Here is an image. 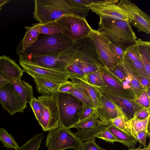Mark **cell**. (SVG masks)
<instances>
[{"label":"cell","mask_w":150,"mask_h":150,"mask_svg":"<svg viewBox=\"0 0 150 150\" xmlns=\"http://www.w3.org/2000/svg\"><path fill=\"white\" fill-rule=\"evenodd\" d=\"M33 18L39 22L45 23L70 15L85 18L90 8L88 0H35Z\"/></svg>","instance_id":"obj_1"},{"label":"cell","mask_w":150,"mask_h":150,"mask_svg":"<svg viewBox=\"0 0 150 150\" xmlns=\"http://www.w3.org/2000/svg\"><path fill=\"white\" fill-rule=\"evenodd\" d=\"M97 30L125 51L137 43V37L128 21L100 16Z\"/></svg>","instance_id":"obj_2"},{"label":"cell","mask_w":150,"mask_h":150,"mask_svg":"<svg viewBox=\"0 0 150 150\" xmlns=\"http://www.w3.org/2000/svg\"><path fill=\"white\" fill-rule=\"evenodd\" d=\"M81 47L77 41L69 48L60 52L45 55L19 56V57L42 67L67 72V68L75 60Z\"/></svg>","instance_id":"obj_3"},{"label":"cell","mask_w":150,"mask_h":150,"mask_svg":"<svg viewBox=\"0 0 150 150\" xmlns=\"http://www.w3.org/2000/svg\"><path fill=\"white\" fill-rule=\"evenodd\" d=\"M75 41L62 34L43 35L24 50L18 54L23 57L28 55H45L60 52L71 47Z\"/></svg>","instance_id":"obj_4"},{"label":"cell","mask_w":150,"mask_h":150,"mask_svg":"<svg viewBox=\"0 0 150 150\" xmlns=\"http://www.w3.org/2000/svg\"><path fill=\"white\" fill-rule=\"evenodd\" d=\"M59 126L72 128L79 121L84 103L72 95L57 92L54 95Z\"/></svg>","instance_id":"obj_5"},{"label":"cell","mask_w":150,"mask_h":150,"mask_svg":"<svg viewBox=\"0 0 150 150\" xmlns=\"http://www.w3.org/2000/svg\"><path fill=\"white\" fill-rule=\"evenodd\" d=\"M81 45L74 63L85 74L105 67L98 57L95 47L88 36L78 40Z\"/></svg>","instance_id":"obj_6"},{"label":"cell","mask_w":150,"mask_h":150,"mask_svg":"<svg viewBox=\"0 0 150 150\" xmlns=\"http://www.w3.org/2000/svg\"><path fill=\"white\" fill-rule=\"evenodd\" d=\"M82 141L72 132L70 128L59 125L49 131L45 141L47 150H64L71 149L80 150Z\"/></svg>","instance_id":"obj_7"},{"label":"cell","mask_w":150,"mask_h":150,"mask_svg":"<svg viewBox=\"0 0 150 150\" xmlns=\"http://www.w3.org/2000/svg\"><path fill=\"white\" fill-rule=\"evenodd\" d=\"M62 30V34L74 41L88 37L92 28L85 18L66 15L56 20Z\"/></svg>","instance_id":"obj_8"},{"label":"cell","mask_w":150,"mask_h":150,"mask_svg":"<svg viewBox=\"0 0 150 150\" xmlns=\"http://www.w3.org/2000/svg\"><path fill=\"white\" fill-rule=\"evenodd\" d=\"M88 1L87 6L99 16L129 21L127 13L117 4L119 0Z\"/></svg>","instance_id":"obj_9"},{"label":"cell","mask_w":150,"mask_h":150,"mask_svg":"<svg viewBox=\"0 0 150 150\" xmlns=\"http://www.w3.org/2000/svg\"><path fill=\"white\" fill-rule=\"evenodd\" d=\"M0 103L11 115L17 112L23 113L27 103L15 89L11 81L0 88Z\"/></svg>","instance_id":"obj_10"},{"label":"cell","mask_w":150,"mask_h":150,"mask_svg":"<svg viewBox=\"0 0 150 150\" xmlns=\"http://www.w3.org/2000/svg\"><path fill=\"white\" fill-rule=\"evenodd\" d=\"M43 107L42 117L39 124L44 132L56 129L59 126V117L56 102L53 95L41 96L38 98Z\"/></svg>","instance_id":"obj_11"},{"label":"cell","mask_w":150,"mask_h":150,"mask_svg":"<svg viewBox=\"0 0 150 150\" xmlns=\"http://www.w3.org/2000/svg\"><path fill=\"white\" fill-rule=\"evenodd\" d=\"M127 13L129 22L139 32L150 33V17L131 1L121 0L117 3Z\"/></svg>","instance_id":"obj_12"},{"label":"cell","mask_w":150,"mask_h":150,"mask_svg":"<svg viewBox=\"0 0 150 150\" xmlns=\"http://www.w3.org/2000/svg\"><path fill=\"white\" fill-rule=\"evenodd\" d=\"M89 36L95 47L98 57L106 67L109 69L118 65L120 62L112 52L109 46L110 42L105 36L92 29Z\"/></svg>","instance_id":"obj_13"},{"label":"cell","mask_w":150,"mask_h":150,"mask_svg":"<svg viewBox=\"0 0 150 150\" xmlns=\"http://www.w3.org/2000/svg\"><path fill=\"white\" fill-rule=\"evenodd\" d=\"M19 62L25 72L32 77L37 76L44 77L60 84L68 81L70 77L67 72L42 67L21 59H19Z\"/></svg>","instance_id":"obj_14"},{"label":"cell","mask_w":150,"mask_h":150,"mask_svg":"<svg viewBox=\"0 0 150 150\" xmlns=\"http://www.w3.org/2000/svg\"><path fill=\"white\" fill-rule=\"evenodd\" d=\"M105 84V86L98 87L101 89L115 96L128 99L134 100L135 97L125 88L120 81L110 71L105 67L98 68Z\"/></svg>","instance_id":"obj_15"},{"label":"cell","mask_w":150,"mask_h":150,"mask_svg":"<svg viewBox=\"0 0 150 150\" xmlns=\"http://www.w3.org/2000/svg\"><path fill=\"white\" fill-rule=\"evenodd\" d=\"M96 87L101 93L117 106L121 112L122 116L127 120L133 118L135 113L142 108L134 100L128 99L115 96Z\"/></svg>","instance_id":"obj_16"},{"label":"cell","mask_w":150,"mask_h":150,"mask_svg":"<svg viewBox=\"0 0 150 150\" xmlns=\"http://www.w3.org/2000/svg\"><path fill=\"white\" fill-rule=\"evenodd\" d=\"M99 91L101 105L95 109L94 113L100 121L108 122L118 116H122L117 106L109 98Z\"/></svg>","instance_id":"obj_17"},{"label":"cell","mask_w":150,"mask_h":150,"mask_svg":"<svg viewBox=\"0 0 150 150\" xmlns=\"http://www.w3.org/2000/svg\"><path fill=\"white\" fill-rule=\"evenodd\" d=\"M24 72L10 57L0 55V74L6 80L11 81L21 79Z\"/></svg>","instance_id":"obj_18"},{"label":"cell","mask_w":150,"mask_h":150,"mask_svg":"<svg viewBox=\"0 0 150 150\" xmlns=\"http://www.w3.org/2000/svg\"><path fill=\"white\" fill-rule=\"evenodd\" d=\"M118 65L125 75L126 80L130 86L136 98H137L146 90L140 83L139 75L132 69L124 58L120 62Z\"/></svg>","instance_id":"obj_19"},{"label":"cell","mask_w":150,"mask_h":150,"mask_svg":"<svg viewBox=\"0 0 150 150\" xmlns=\"http://www.w3.org/2000/svg\"><path fill=\"white\" fill-rule=\"evenodd\" d=\"M112 124L110 121L101 122L96 125L88 129L78 130L74 134L81 141L95 139L103 131L107 129Z\"/></svg>","instance_id":"obj_20"},{"label":"cell","mask_w":150,"mask_h":150,"mask_svg":"<svg viewBox=\"0 0 150 150\" xmlns=\"http://www.w3.org/2000/svg\"><path fill=\"white\" fill-rule=\"evenodd\" d=\"M38 92L42 96L54 95L58 91L60 84L50 79L39 76H33Z\"/></svg>","instance_id":"obj_21"},{"label":"cell","mask_w":150,"mask_h":150,"mask_svg":"<svg viewBox=\"0 0 150 150\" xmlns=\"http://www.w3.org/2000/svg\"><path fill=\"white\" fill-rule=\"evenodd\" d=\"M74 84L84 88L88 93L92 100L95 109L101 105L100 93L97 88L83 79L78 77H70Z\"/></svg>","instance_id":"obj_22"},{"label":"cell","mask_w":150,"mask_h":150,"mask_svg":"<svg viewBox=\"0 0 150 150\" xmlns=\"http://www.w3.org/2000/svg\"><path fill=\"white\" fill-rule=\"evenodd\" d=\"M24 28L26 30L24 36L16 47V52L17 54L33 44L41 35L33 26H26Z\"/></svg>","instance_id":"obj_23"},{"label":"cell","mask_w":150,"mask_h":150,"mask_svg":"<svg viewBox=\"0 0 150 150\" xmlns=\"http://www.w3.org/2000/svg\"><path fill=\"white\" fill-rule=\"evenodd\" d=\"M150 116L142 120L134 118L129 120L125 119L127 128L134 137L141 131H147L150 132Z\"/></svg>","instance_id":"obj_24"},{"label":"cell","mask_w":150,"mask_h":150,"mask_svg":"<svg viewBox=\"0 0 150 150\" xmlns=\"http://www.w3.org/2000/svg\"><path fill=\"white\" fill-rule=\"evenodd\" d=\"M120 142L129 149L134 148L138 142L137 139L131 134H128L117 128L112 125L108 129Z\"/></svg>","instance_id":"obj_25"},{"label":"cell","mask_w":150,"mask_h":150,"mask_svg":"<svg viewBox=\"0 0 150 150\" xmlns=\"http://www.w3.org/2000/svg\"><path fill=\"white\" fill-rule=\"evenodd\" d=\"M16 91L21 96L25 102L29 103L33 97L32 86L21 79L11 81Z\"/></svg>","instance_id":"obj_26"},{"label":"cell","mask_w":150,"mask_h":150,"mask_svg":"<svg viewBox=\"0 0 150 150\" xmlns=\"http://www.w3.org/2000/svg\"><path fill=\"white\" fill-rule=\"evenodd\" d=\"M32 26L40 34L52 35L62 34V32L60 25L56 21L45 23H34Z\"/></svg>","instance_id":"obj_27"},{"label":"cell","mask_w":150,"mask_h":150,"mask_svg":"<svg viewBox=\"0 0 150 150\" xmlns=\"http://www.w3.org/2000/svg\"><path fill=\"white\" fill-rule=\"evenodd\" d=\"M137 43L146 71L148 75L150 76V42L138 38L137 39Z\"/></svg>","instance_id":"obj_28"},{"label":"cell","mask_w":150,"mask_h":150,"mask_svg":"<svg viewBox=\"0 0 150 150\" xmlns=\"http://www.w3.org/2000/svg\"><path fill=\"white\" fill-rule=\"evenodd\" d=\"M74 84L72 89L68 93L72 95L83 103L94 108L92 99L87 91L82 87Z\"/></svg>","instance_id":"obj_29"},{"label":"cell","mask_w":150,"mask_h":150,"mask_svg":"<svg viewBox=\"0 0 150 150\" xmlns=\"http://www.w3.org/2000/svg\"><path fill=\"white\" fill-rule=\"evenodd\" d=\"M0 141L7 149L17 150L19 147L14 137L3 127L0 129Z\"/></svg>","instance_id":"obj_30"},{"label":"cell","mask_w":150,"mask_h":150,"mask_svg":"<svg viewBox=\"0 0 150 150\" xmlns=\"http://www.w3.org/2000/svg\"><path fill=\"white\" fill-rule=\"evenodd\" d=\"M44 137L42 133L38 134L19 147L17 150H38Z\"/></svg>","instance_id":"obj_31"},{"label":"cell","mask_w":150,"mask_h":150,"mask_svg":"<svg viewBox=\"0 0 150 150\" xmlns=\"http://www.w3.org/2000/svg\"><path fill=\"white\" fill-rule=\"evenodd\" d=\"M101 122L94 113L91 116L79 121L72 128L78 130L86 129L93 127Z\"/></svg>","instance_id":"obj_32"},{"label":"cell","mask_w":150,"mask_h":150,"mask_svg":"<svg viewBox=\"0 0 150 150\" xmlns=\"http://www.w3.org/2000/svg\"><path fill=\"white\" fill-rule=\"evenodd\" d=\"M124 58L132 69L139 75L150 79V76L147 73L143 62L141 59L135 61L130 60L125 57Z\"/></svg>","instance_id":"obj_33"},{"label":"cell","mask_w":150,"mask_h":150,"mask_svg":"<svg viewBox=\"0 0 150 150\" xmlns=\"http://www.w3.org/2000/svg\"><path fill=\"white\" fill-rule=\"evenodd\" d=\"M89 84L98 87L105 86L99 70L86 74L84 78L82 79Z\"/></svg>","instance_id":"obj_34"},{"label":"cell","mask_w":150,"mask_h":150,"mask_svg":"<svg viewBox=\"0 0 150 150\" xmlns=\"http://www.w3.org/2000/svg\"><path fill=\"white\" fill-rule=\"evenodd\" d=\"M29 103L35 118L39 124L42 119L43 112V105L38 99L34 96Z\"/></svg>","instance_id":"obj_35"},{"label":"cell","mask_w":150,"mask_h":150,"mask_svg":"<svg viewBox=\"0 0 150 150\" xmlns=\"http://www.w3.org/2000/svg\"><path fill=\"white\" fill-rule=\"evenodd\" d=\"M124 57L132 61L141 59L137 43L129 47L125 50Z\"/></svg>","instance_id":"obj_36"},{"label":"cell","mask_w":150,"mask_h":150,"mask_svg":"<svg viewBox=\"0 0 150 150\" xmlns=\"http://www.w3.org/2000/svg\"><path fill=\"white\" fill-rule=\"evenodd\" d=\"M74 62L67 67L66 71L69 74L70 77H76L83 79L86 74Z\"/></svg>","instance_id":"obj_37"},{"label":"cell","mask_w":150,"mask_h":150,"mask_svg":"<svg viewBox=\"0 0 150 150\" xmlns=\"http://www.w3.org/2000/svg\"><path fill=\"white\" fill-rule=\"evenodd\" d=\"M112 125L117 128L128 134H131L126 127L125 119L122 115L118 116L110 120Z\"/></svg>","instance_id":"obj_38"},{"label":"cell","mask_w":150,"mask_h":150,"mask_svg":"<svg viewBox=\"0 0 150 150\" xmlns=\"http://www.w3.org/2000/svg\"><path fill=\"white\" fill-rule=\"evenodd\" d=\"M134 100L142 108H150V99L148 96L146 90L144 91Z\"/></svg>","instance_id":"obj_39"},{"label":"cell","mask_w":150,"mask_h":150,"mask_svg":"<svg viewBox=\"0 0 150 150\" xmlns=\"http://www.w3.org/2000/svg\"><path fill=\"white\" fill-rule=\"evenodd\" d=\"M80 150H106L101 148L95 142V139L89 140L85 142H82Z\"/></svg>","instance_id":"obj_40"},{"label":"cell","mask_w":150,"mask_h":150,"mask_svg":"<svg viewBox=\"0 0 150 150\" xmlns=\"http://www.w3.org/2000/svg\"><path fill=\"white\" fill-rule=\"evenodd\" d=\"M110 48L113 55L120 62L124 58L125 51L120 47L114 44L111 42L109 44Z\"/></svg>","instance_id":"obj_41"},{"label":"cell","mask_w":150,"mask_h":150,"mask_svg":"<svg viewBox=\"0 0 150 150\" xmlns=\"http://www.w3.org/2000/svg\"><path fill=\"white\" fill-rule=\"evenodd\" d=\"M109 69L119 79L120 81L122 82L124 86L125 87L129 84L126 80L125 75L121 70L118 65Z\"/></svg>","instance_id":"obj_42"},{"label":"cell","mask_w":150,"mask_h":150,"mask_svg":"<svg viewBox=\"0 0 150 150\" xmlns=\"http://www.w3.org/2000/svg\"><path fill=\"white\" fill-rule=\"evenodd\" d=\"M97 137L113 144L114 142H118L117 139L108 129L100 133Z\"/></svg>","instance_id":"obj_43"},{"label":"cell","mask_w":150,"mask_h":150,"mask_svg":"<svg viewBox=\"0 0 150 150\" xmlns=\"http://www.w3.org/2000/svg\"><path fill=\"white\" fill-rule=\"evenodd\" d=\"M95 111V109L84 103L82 112L79 121L87 118L93 115Z\"/></svg>","instance_id":"obj_44"},{"label":"cell","mask_w":150,"mask_h":150,"mask_svg":"<svg viewBox=\"0 0 150 150\" xmlns=\"http://www.w3.org/2000/svg\"><path fill=\"white\" fill-rule=\"evenodd\" d=\"M150 108H141L135 113L133 118L140 120L145 119L150 116Z\"/></svg>","instance_id":"obj_45"},{"label":"cell","mask_w":150,"mask_h":150,"mask_svg":"<svg viewBox=\"0 0 150 150\" xmlns=\"http://www.w3.org/2000/svg\"><path fill=\"white\" fill-rule=\"evenodd\" d=\"M150 132L147 131H143L139 133L135 138L139 143L144 147L146 146V139L148 137H150Z\"/></svg>","instance_id":"obj_46"},{"label":"cell","mask_w":150,"mask_h":150,"mask_svg":"<svg viewBox=\"0 0 150 150\" xmlns=\"http://www.w3.org/2000/svg\"><path fill=\"white\" fill-rule=\"evenodd\" d=\"M74 83L71 81H67L60 85L58 91L60 92L68 93L73 88Z\"/></svg>","instance_id":"obj_47"},{"label":"cell","mask_w":150,"mask_h":150,"mask_svg":"<svg viewBox=\"0 0 150 150\" xmlns=\"http://www.w3.org/2000/svg\"><path fill=\"white\" fill-rule=\"evenodd\" d=\"M139 77L141 85L145 90L150 87V79L139 75Z\"/></svg>","instance_id":"obj_48"},{"label":"cell","mask_w":150,"mask_h":150,"mask_svg":"<svg viewBox=\"0 0 150 150\" xmlns=\"http://www.w3.org/2000/svg\"><path fill=\"white\" fill-rule=\"evenodd\" d=\"M141 147L142 146H140L137 148L129 149L127 150H150V143H149L148 145L146 147L141 148Z\"/></svg>","instance_id":"obj_49"},{"label":"cell","mask_w":150,"mask_h":150,"mask_svg":"<svg viewBox=\"0 0 150 150\" xmlns=\"http://www.w3.org/2000/svg\"><path fill=\"white\" fill-rule=\"evenodd\" d=\"M8 82L0 74V88Z\"/></svg>","instance_id":"obj_50"},{"label":"cell","mask_w":150,"mask_h":150,"mask_svg":"<svg viewBox=\"0 0 150 150\" xmlns=\"http://www.w3.org/2000/svg\"><path fill=\"white\" fill-rule=\"evenodd\" d=\"M10 1V0H0V10H2L4 6Z\"/></svg>","instance_id":"obj_51"}]
</instances>
